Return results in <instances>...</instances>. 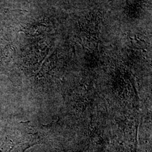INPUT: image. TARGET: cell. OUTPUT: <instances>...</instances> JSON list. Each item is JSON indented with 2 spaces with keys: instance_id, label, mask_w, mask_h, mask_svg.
I'll use <instances>...</instances> for the list:
<instances>
[{
  "instance_id": "cell-1",
  "label": "cell",
  "mask_w": 152,
  "mask_h": 152,
  "mask_svg": "<svg viewBox=\"0 0 152 152\" xmlns=\"http://www.w3.org/2000/svg\"><path fill=\"white\" fill-rule=\"evenodd\" d=\"M37 144V142H26V143L20 144L19 145H15L13 148L11 152H24L29 148Z\"/></svg>"
},
{
  "instance_id": "cell-2",
  "label": "cell",
  "mask_w": 152,
  "mask_h": 152,
  "mask_svg": "<svg viewBox=\"0 0 152 152\" xmlns=\"http://www.w3.org/2000/svg\"><path fill=\"white\" fill-rule=\"evenodd\" d=\"M14 146L12 141L6 138L5 141L0 147V152H11Z\"/></svg>"
}]
</instances>
